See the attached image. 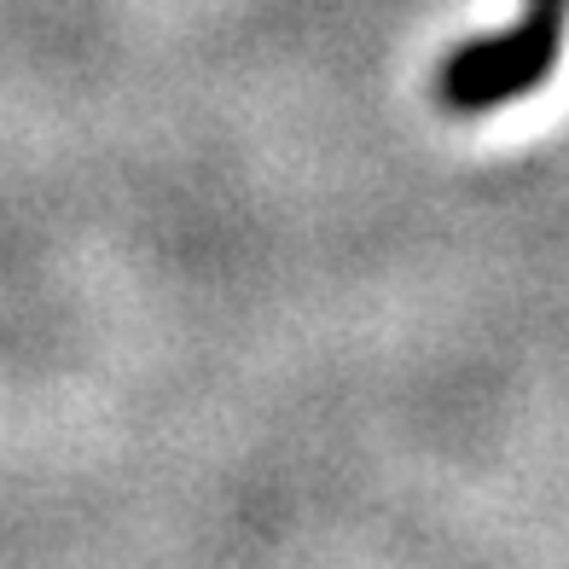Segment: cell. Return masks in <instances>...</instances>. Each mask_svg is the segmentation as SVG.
Segmentation results:
<instances>
[{"label": "cell", "instance_id": "cell-1", "mask_svg": "<svg viewBox=\"0 0 569 569\" xmlns=\"http://www.w3.org/2000/svg\"><path fill=\"white\" fill-rule=\"evenodd\" d=\"M563 30H569V0H529L511 30L453 47L436 70V99L459 117H482L535 93L558 70Z\"/></svg>", "mask_w": 569, "mask_h": 569}]
</instances>
